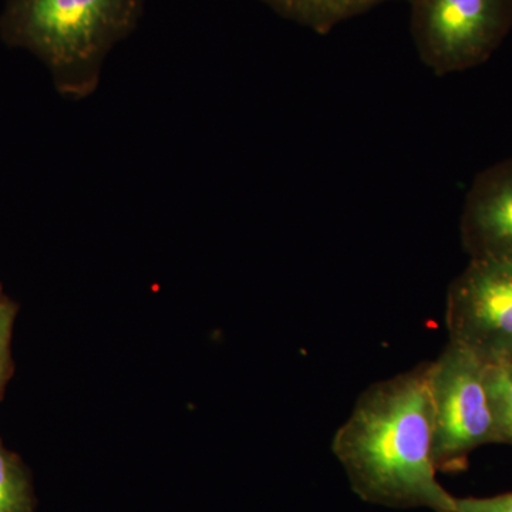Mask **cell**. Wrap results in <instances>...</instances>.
Here are the masks:
<instances>
[{
	"mask_svg": "<svg viewBox=\"0 0 512 512\" xmlns=\"http://www.w3.org/2000/svg\"><path fill=\"white\" fill-rule=\"evenodd\" d=\"M476 356L448 342L430 362L429 387L434 417V466L456 473L485 444H500L484 377Z\"/></svg>",
	"mask_w": 512,
	"mask_h": 512,
	"instance_id": "3",
	"label": "cell"
},
{
	"mask_svg": "<svg viewBox=\"0 0 512 512\" xmlns=\"http://www.w3.org/2000/svg\"><path fill=\"white\" fill-rule=\"evenodd\" d=\"M16 305L0 295V397L12 375V355H10V339H12L13 322H15Z\"/></svg>",
	"mask_w": 512,
	"mask_h": 512,
	"instance_id": "10",
	"label": "cell"
},
{
	"mask_svg": "<svg viewBox=\"0 0 512 512\" xmlns=\"http://www.w3.org/2000/svg\"><path fill=\"white\" fill-rule=\"evenodd\" d=\"M484 377L498 441L512 446V359L485 365Z\"/></svg>",
	"mask_w": 512,
	"mask_h": 512,
	"instance_id": "9",
	"label": "cell"
},
{
	"mask_svg": "<svg viewBox=\"0 0 512 512\" xmlns=\"http://www.w3.org/2000/svg\"><path fill=\"white\" fill-rule=\"evenodd\" d=\"M276 13L319 35L389 0H262Z\"/></svg>",
	"mask_w": 512,
	"mask_h": 512,
	"instance_id": "7",
	"label": "cell"
},
{
	"mask_svg": "<svg viewBox=\"0 0 512 512\" xmlns=\"http://www.w3.org/2000/svg\"><path fill=\"white\" fill-rule=\"evenodd\" d=\"M35 511V494L28 470L0 441V512Z\"/></svg>",
	"mask_w": 512,
	"mask_h": 512,
	"instance_id": "8",
	"label": "cell"
},
{
	"mask_svg": "<svg viewBox=\"0 0 512 512\" xmlns=\"http://www.w3.org/2000/svg\"><path fill=\"white\" fill-rule=\"evenodd\" d=\"M143 6L144 0H10L0 29L10 45L49 66L60 93L82 100L96 92L104 60L136 29Z\"/></svg>",
	"mask_w": 512,
	"mask_h": 512,
	"instance_id": "2",
	"label": "cell"
},
{
	"mask_svg": "<svg viewBox=\"0 0 512 512\" xmlns=\"http://www.w3.org/2000/svg\"><path fill=\"white\" fill-rule=\"evenodd\" d=\"M420 59L437 76L487 62L512 29V0H407Z\"/></svg>",
	"mask_w": 512,
	"mask_h": 512,
	"instance_id": "4",
	"label": "cell"
},
{
	"mask_svg": "<svg viewBox=\"0 0 512 512\" xmlns=\"http://www.w3.org/2000/svg\"><path fill=\"white\" fill-rule=\"evenodd\" d=\"M446 326L484 365L512 359V262L470 259L448 288Z\"/></svg>",
	"mask_w": 512,
	"mask_h": 512,
	"instance_id": "5",
	"label": "cell"
},
{
	"mask_svg": "<svg viewBox=\"0 0 512 512\" xmlns=\"http://www.w3.org/2000/svg\"><path fill=\"white\" fill-rule=\"evenodd\" d=\"M460 232L470 259L512 262V158L477 175L468 190Z\"/></svg>",
	"mask_w": 512,
	"mask_h": 512,
	"instance_id": "6",
	"label": "cell"
},
{
	"mask_svg": "<svg viewBox=\"0 0 512 512\" xmlns=\"http://www.w3.org/2000/svg\"><path fill=\"white\" fill-rule=\"evenodd\" d=\"M454 512H512V491L494 497H456Z\"/></svg>",
	"mask_w": 512,
	"mask_h": 512,
	"instance_id": "11",
	"label": "cell"
},
{
	"mask_svg": "<svg viewBox=\"0 0 512 512\" xmlns=\"http://www.w3.org/2000/svg\"><path fill=\"white\" fill-rule=\"evenodd\" d=\"M430 362L367 387L336 431L332 451L353 493L382 507L454 512L437 481Z\"/></svg>",
	"mask_w": 512,
	"mask_h": 512,
	"instance_id": "1",
	"label": "cell"
}]
</instances>
